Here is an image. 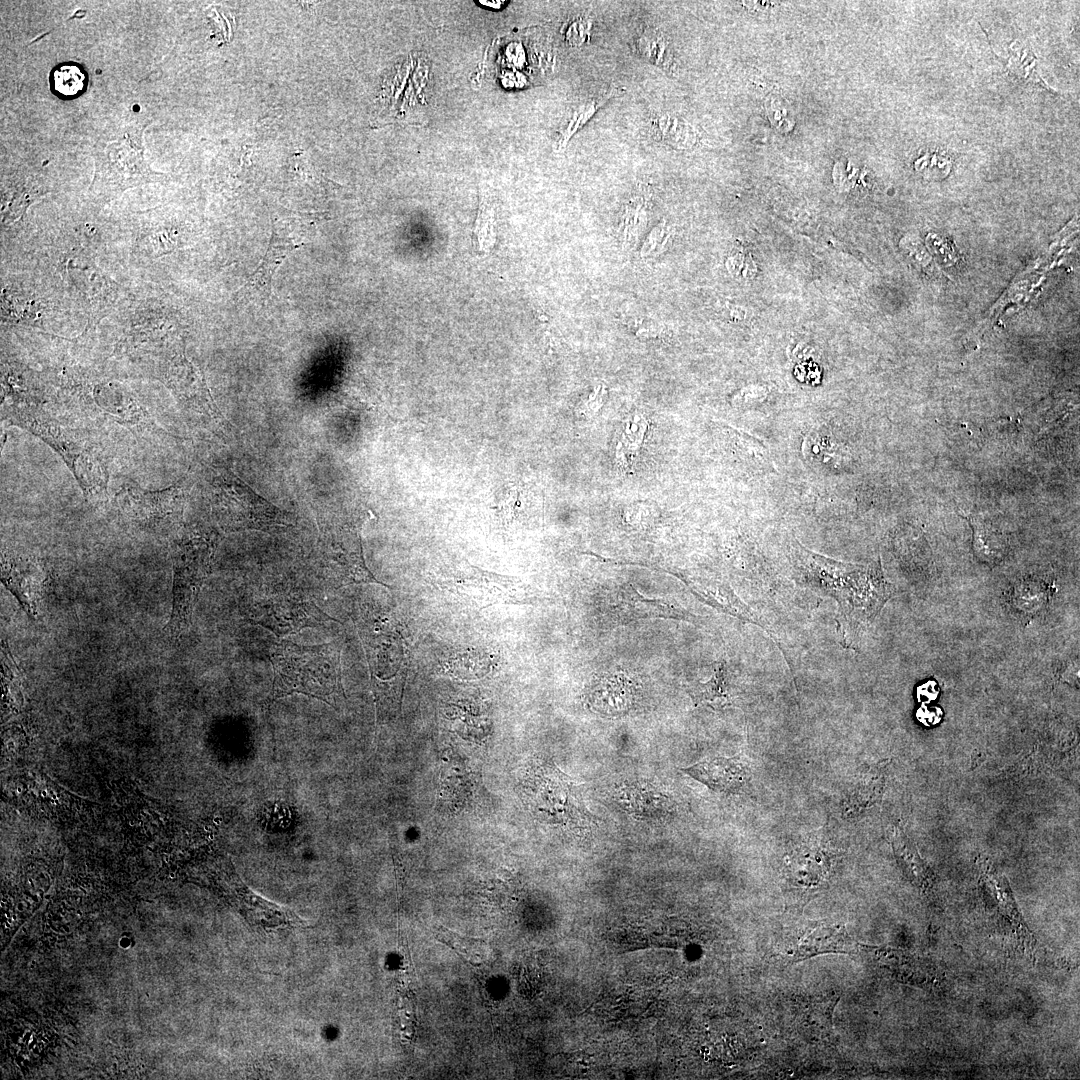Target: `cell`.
Segmentation results:
<instances>
[{
	"mask_svg": "<svg viewBox=\"0 0 1080 1080\" xmlns=\"http://www.w3.org/2000/svg\"><path fill=\"white\" fill-rule=\"evenodd\" d=\"M795 554L800 582L837 602L840 638L844 646H850L892 594L880 563L848 564L816 554L799 543Z\"/></svg>",
	"mask_w": 1080,
	"mask_h": 1080,
	"instance_id": "obj_1",
	"label": "cell"
},
{
	"mask_svg": "<svg viewBox=\"0 0 1080 1080\" xmlns=\"http://www.w3.org/2000/svg\"><path fill=\"white\" fill-rule=\"evenodd\" d=\"M269 660L274 671L271 700L303 694L335 707L343 696L340 650L333 643L273 642Z\"/></svg>",
	"mask_w": 1080,
	"mask_h": 1080,
	"instance_id": "obj_2",
	"label": "cell"
},
{
	"mask_svg": "<svg viewBox=\"0 0 1080 1080\" xmlns=\"http://www.w3.org/2000/svg\"><path fill=\"white\" fill-rule=\"evenodd\" d=\"M4 415L54 449L66 463L87 498L106 496L108 468L100 448L76 430L62 425L38 407L4 408Z\"/></svg>",
	"mask_w": 1080,
	"mask_h": 1080,
	"instance_id": "obj_3",
	"label": "cell"
},
{
	"mask_svg": "<svg viewBox=\"0 0 1080 1080\" xmlns=\"http://www.w3.org/2000/svg\"><path fill=\"white\" fill-rule=\"evenodd\" d=\"M208 498L217 523L227 532H273L295 525L291 513L267 501L226 469L211 475Z\"/></svg>",
	"mask_w": 1080,
	"mask_h": 1080,
	"instance_id": "obj_4",
	"label": "cell"
},
{
	"mask_svg": "<svg viewBox=\"0 0 1080 1080\" xmlns=\"http://www.w3.org/2000/svg\"><path fill=\"white\" fill-rule=\"evenodd\" d=\"M217 542L214 531H190L176 543L172 611L165 627L166 635L173 642L179 641L190 628L200 590L212 570Z\"/></svg>",
	"mask_w": 1080,
	"mask_h": 1080,
	"instance_id": "obj_5",
	"label": "cell"
},
{
	"mask_svg": "<svg viewBox=\"0 0 1080 1080\" xmlns=\"http://www.w3.org/2000/svg\"><path fill=\"white\" fill-rule=\"evenodd\" d=\"M318 527L314 562L326 582L337 587L357 583L385 585L365 564L359 523L324 518L319 520Z\"/></svg>",
	"mask_w": 1080,
	"mask_h": 1080,
	"instance_id": "obj_6",
	"label": "cell"
},
{
	"mask_svg": "<svg viewBox=\"0 0 1080 1080\" xmlns=\"http://www.w3.org/2000/svg\"><path fill=\"white\" fill-rule=\"evenodd\" d=\"M244 617L277 636L300 632L336 621L309 597L300 592L272 590L244 602Z\"/></svg>",
	"mask_w": 1080,
	"mask_h": 1080,
	"instance_id": "obj_7",
	"label": "cell"
},
{
	"mask_svg": "<svg viewBox=\"0 0 1080 1080\" xmlns=\"http://www.w3.org/2000/svg\"><path fill=\"white\" fill-rule=\"evenodd\" d=\"M142 133L127 132L95 155V176L91 190L116 196L128 188L156 182L161 173L153 171L144 158Z\"/></svg>",
	"mask_w": 1080,
	"mask_h": 1080,
	"instance_id": "obj_8",
	"label": "cell"
},
{
	"mask_svg": "<svg viewBox=\"0 0 1080 1080\" xmlns=\"http://www.w3.org/2000/svg\"><path fill=\"white\" fill-rule=\"evenodd\" d=\"M121 512L146 528H162L177 523L183 513L184 491L180 485L160 490H146L125 484L116 494Z\"/></svg>",
	"mask_w": 1080,
	"mask_h": 1080,
	"instance_id": "obj_9",
	"label": "cell"
},
{
	"mask_svg": "<svg viewBox=\"0 0 1080 1080\" xmlns=\"http://www.w3.org/2000/svg\"><path fill=\"white\" fill-rule=\"evenodd\" d=\"M80 395V405L86 415L132 430L149 429L152 421L141 404L123 387L100 383Z\"/></svg>",
	"mask_w": 1080,
	"mask_h": 1080,
	"instance_id": "obj_10",
	"label": "cell"
},
{
	"mask_svg": "<svg viewBox=\"0 0 1080 1080\" xmlns=\"http://www.w3.org/2000/svg\"><path fill=\"white\" fill-rule=\"evenodd\" d=\"M161 374L163 382L187 409L208 420L220 419L221 413L202 375L183 355H176L165 362L162 365Z\"/></svg>",
	"mask_w": 1080,
	"mask_h": 1080,
	"instance_id": "obj_11",
	"label": "cell"
},
{
	"mask_svg": "<svg viewBox=\"0 0 1080 1080\" xmlns=\"http://www.w3.org/2000/svg\"><path fill=\"white\" fill-rule=\"evenodd\" d=\"M1 579L15 595L22 608L31 617L37 615V607L44 586L41 565L29 557L2 556Z\"/></svg>",
	"mask_w": 1080,
	"mask_h": 1080,
	"instance_id": "obj_12",
	"label": "cell"
},
{
	"mask_svg": "<svg viewBox=\"0 0 1080 1080\" xmlns=\"http://www.w3.org/2000/svg\"><path fill=\"white\" fill-rule=\"evenodd\" d=\"M716 792L737 794L750 780V771L738 757H714L682 769Z\"/></svg>",
	"mask_w": 1080,
	"mask_h": 1080,
	"instance_id": "obj_13",
	"label": "cell"
},
{
	"mask_svg": "<svg viewBox=\"0 0 1080 1080\" xmlns=\"http://www.w3.org/2000/svg\"><path fill=\"white\" fill-rule=\"evenodd\" d=\"M638 685L623 673L609 674L590 689L587 704L590 709L605 716H619L629 712L636 703Z\"/></svg>",
	"mask_w": 1080,
	"mask_h": 1080,
	"instance_id": "obj_14",
	"label": "cell"
},
{
	"mask_svg": "<svg viewBox=\"0 0 1080 1080\" xmlns=\"http://www.w3.org/2000/svg\"><path fill=\"white\" fill-rule=\"evenodd\" d=\"M615 799L629 815L642 821L661 820L673 810L670 798L648 782L624 783L616 790Z\"/></svg>",
	"mask_w": 1080,
	"mask_h": 1080,
	"instance_id": "obj_15",
	"label": "cell"
},
{
	"mask_svg": "<svg viewBox=\"0 0 1080 1080\" xmlns=\"http://www.w3.org/2000/svg\"><path fill=\"white\" fill-rule=\"evenodd\" d=\"M302 245V242L294 237L273 228L265 254L255 271L250 275L245 287L259 293L261 296L269 297L272 279L277 269L294 250Z\"/></svg>",
	"mask_w": 1080,
	"mask_h": 1080,
	"instance_id": "obj_16",
	"label": "cell"
},
{
	"mask_svg": "<svg viewBox=\"0 0 1080 1080\" xmlns=\"http://www.w3.org/2000/svg\"><path fill=\"white\" fill-rule=\"evenodd\" d=\"M1052 595V585L1036 575L1017 579L1007 593L1011 612L1022 623H1028L1046 607Z\"/></svg>",
	"mask_w": 1080,
	"mask_h": 1080,
	"instance_id": "obj_17",
	"label": "cell"
},
{
	"mask_svg": "<svg viewBox=\"0 0 1080 1080\" xmlns=\"http://www.w3.org/2000/svg\"><path fill=\"white\" fill-rule=\"evenodd\" d=\"M855 948V942L843 925L820 926L801 942L793 955V962L825 953H852Z\"/></svg>",
	"mask_w": 1080,
	"mask_h": 1080,
	"instance_id": "obj_18",
	"label": "cell"
},
{
	"mask_svg": "<svg viewBox=\"0 0 1080 1080\" xmlns=\"http://www.w3.org/2000/svg\"><path fill=\"white\" fill-rule=\"evenodd\" d=\"M621 92L617 86H611L604 92L586 97L583 100L577 102L565 118L562 127L559 130L557 138V150L562 151L568 145L570 139L582 129L590 119L597 113V111L605 105L611 98L618 95Z\"/></svg>",
	"mask_w": 1080,
	"mask_h": 1080,
	"instance_id": "obj_19",
	"label": "cell"
},
{
	"mask_svg": "<svg viewBox=\"0 0 1080 1080\" xmlns=\"http://www.w3.org/2000/svg\"><path fill=\"white\" fill-rule=\"evenodd\" d=\"M650 127L655 137L677 149H688L697 142L695 129L681 116L670 111L651 114Z\"/></svg>",
	"mask_w": 1080,
	"mask_h": 1080,
	"instance_id": "obj_20",
	"label": "cell"
},
{
	"mask_svg": "<svg viewBox=\"0 0 1080 1080\" xmlns=\"http://www.w3.org/2000/svg\"><path fill=\"white\" fill-rule=\"evenodd\" d=\"M883 771L871 768L859 774L845 799L843 809L847 816L859 814L871 807L881 797L884 787Z\"/></svg>",
	"mask_w": 1080,
	"mask_h": 1080,
	"instance_id": "obj_21",
	"label": "cell"
},
{
	"mask_svg": "<svg viewBox=\"0 0 1080 1080\" xmlns=\"http://www.w3.org/2000/svg\"><path fill=\"white\" fill-rule=\"evenodd\" d=\"M649 430V421L642 413H633L623 423L615 447V461L623 469L631 466L640 453Z\"/></svg>",
	"mask_w": 1080,
	"mask_h": 1080,
	"instance_id": "obj_22",
	"label": "cell"
},
{
	"mask_svg": "<svg viewBox=\"0 0 1080 1080\" xmlns=\"http://www.w3.org/2000/svg\"><path fill=\"white\" fill-rule=\"evenodd\" d=\"M638 55L650 64L670 71L674 64V54L666 34L659 28L648 26L640 31L634 42Z\"/></svg>",
	"mask_w": 1080,
	"mask_h": 1080,
	"instance_id": "obj_23",
	"label": "cell"
},
{
	"mask_svg": "<svg viewBox=\"0 0 1080 1080\" xmlns=\"http://www.w3.org/2000/svg\"><path fill=\"white\" fill-rule=\"evenodd\" d=\"M651 215L647 195L637 193L623 205L619 217V233L625 244H635L645 231Z\"/></svg>",
	"mask_w": 1080,
	"mask_h": 1080,
	"instance_id": "obj_24",
	"label": "cell"
},
{
	"mask_svg": "<svg viewBox=\"0 0 1080 1080\" xmlns=\"http://www.w3.org/2000/svg\"><path fill=\"white\" fill-rule=\"evenodd\" d=\"M688 692L696 706L704 705L714 710L730 706L732 697L726 680L724 662L716 665L713 676L707 682L692 685Z\"/></svg>",
	"mask_w": 1080,
	"mask_h": 1080,
	"instance_id": "obj_25",
	"label": "cell"
},
{
	"mask_svg": "<svg viewBox=\"0 0 1080 1080\" xmlns=\"http://www.w3.org/2000/svg\"><path fill=\"white\" fill-rule=\"evenodd\" d=\"M86 72L78 64L65 63L53 69L50 76L51 90L61 98L79 96L87 86Z\"/></svg>",
	"mask_w": 1080,
	"mask_h": 1080,
	"instance_id": "obj_26",
	"label": "cell"
},
{
	"mask_svg": "<svg viewBox=\"0 0 1080 1080\" xmlns=\"http://www.w3.org/2000/svg\"><path fill=\"white\" fill-rule=\"evenodd\" d=\"M891 836L892 846L898 860L907 869L909 875L913 876L918 883L926 885V881L930 878V872L915 846L899 827L894 828Z\"/></svg>",
	"mask_w": 1080,
	"mask_h": 1080,
	"instance_id": "obj_27",
	"label": "cell"
},
{
	"mask_svg": "<svg viewBox=\"0 0 1080 1080\" xmlns=\"http://www.w3.org/2000/svg\"><path fill=\"white\" fill-rule=\"evenodd\" d=\"M473 236L477 251L480 254H489L496 242L495 210L490 201L483 197L480 201Z\"/></svg>",
	"mask_w": 1080,
	"mask_h": 1080,
	"instance_id": "obj_28",
	"label": "cell"
},
{
	"mask_svg": "<svg viewBox=\"0 0 1080 1080\" xmlns=\"http://www.w3.org/2000/svg\"><path fill=\"white\" fill-rule=\"evenodd\" d=\"M974 532V551L978 558L990 565H995L1004 557L1005 541L1001 535L981 523L972 522Z\"/></svg>",
	"mask_w": 1080,
	"mask_h": 1080,
	"instance_id": "obj_29",
	"label": "cell"
},
{
	"mask_svg": "<svg viewBox=\"0 0 1080 1080\" xmlns=\"http://www.w3.org/2000/svg\"><path fill=\"white\" fill-rule=\"evenodd\" d=\"M436 937L474 965L487 957L486 944L481 940L460 936L443 927L436 928Z\"/></svg>",
	"mask_w": 1080,
	"mask_h": 1080,
	"instance_id": "obj_30",
	"label": "cell"
},
{
	"mask_svg": "<svg viewBox=\"0 0 1080 1080\" xmlns=\"http://www.w3.org/2000/svg\"><path fill=\"white\" fill-rule=\"evenodd\" d=\"M593 20L587 15H577L569 20L565 28V40L571 47H581L591 37Z\"/></svg>",
	"mask_w": 1080,
	"mask_h": 1080,
	"instance_id": "obj_31",
	"label": "cell"
},
{
	"mask_svg": "<svg viewBox=\"0 0 1080 1080\" xmlns=\"http://www.w3.org/2000/svg\"><path fill=\"white\" fill-rule=\"evenodd\" d=\"M623 521L634 529L648 527L656 517L655 508L646 502L632 503L623 511Z\"/></svg>",
	"mask_w": 1080,
	"mask_h": 1080,
	"instance_id": "obj_32",
	"label": "cell"
},
{
	"mask_svg": "<svg viewBox=\"0 0 1080 1080\" xmlns=\"http://www.w3.org/2000/svg\"><path fill=\"white\" fill-rule=\"evenodd\" d=\"M608 398V389L603 384L594 386L588 397L579 405L577 414L585 420H591L600 412Z\"/></svg>",
	"mask_w": 1080,
	"mask_h": 1080,
	"instance_id": "obj_33",
	"label": "cell"
},
{
	"mask_svg": "<svg viewBox=\"0 0 1080 1080\" xmlns=\"http://www.w3.org/2000/svg\"><path fill=\"white\" fill-rule=\"evenodd\" d=\"M670 235L671 230L670 227L667 226L666 222L659 223L650 231L647 238L645 239L641 249V255L648 257L651 255H656L662 250H664Z\"/></svg>",
	"mask_w": 1080,
	"mask_h": 1080,
	"instance_id": "obj_34",
	"label": "cell"
},
{
	"mask_svg": "<svg viewBox=\"0 0 1080 1080\" xmlns=\"http://www.w3.org/2000/svg\"><path fill=\"white\" fill-rule=\"evenodd\" d=\"M486 897L496 905L504 906L514 900L516 886L513 879H501L494 881L486 888Z\"/></svg>",
	"mask_w": 1080,
	"mask_h": 1080,
	"instance_id": "obj_35",
	"label": "cell"
},
{
	"mask_svg": "<svg viewBox=\"0 0 1080 1080\" xmlns=\"http://www.w3.org/2000/svg\"><path fill=\"white\" fill-rule=\"evenodd\" d=\"M942 712L939 708L922 707L917 712V718L925 725H934L941 720Z\"/></svg>",
	"mask_w": 1080,
	"mask_h": 1080,
	"instance_id": "obj_36",
	"label": "cell"
},
{
	"mask_svg": "<svg viewBox=\"0 0 1080 1080\" xmlns=\"http://www.w3.org/2000/svg\"><path fill=\"white\" fill-rule=\"evenodd\" d=\"M938 692L936 683L928 681L917 688V697L919 701L930 702L937 697Z\"/></svg>",
	"mask_w": 1080,
	"mask_h": 1080,
	"instance_id": "obj_37",
	"label": "cell"
},
{
	"mask_svg": "<svg viewBox=\"0 0 1080 1080\" xmlns=\"http://www.w3.org/2000/svg\"><path fill=\"white\" fill-rule=\"evenodd\" d=\"M479 3H485L484 5H486L488 7L499 9L500 7H502V4L504 2L503 1H492V2L491 1H479Z\"/></svg>",
	"mask_w": 1080,
	"mask_h": 1080,
	"instance_id": "obj_38",
	"label": "cell"
}]
</instances>
